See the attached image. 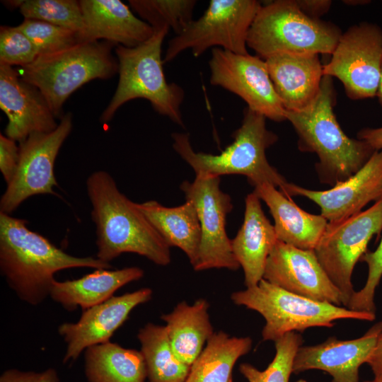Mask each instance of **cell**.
Segmentation results:
<instances>
[{
  "mask_svg": "<svg viewBox=\"0 0 382 382\" xmlns=\"http://www.w3.org/2000/svg\"><path fill=\"white\" fill-rule=\"evenodd\" d=\"M76 267L112 266L97 257L69 255L29 229L25 219L0 212V271L20 300L40 304L50 294L55 273Z\"/></svg>",
  "mask_w": 382,
  "mask_h": 382,
  "instance_id": "obj_1",
  "label": "cell"
},
{
  "mask_svg": "<svg viewBox=\"0 0 382 382\" xmlns=\"http://www.w3.org/2000/svg\"><path fill=\"white\" fill-rule=\"evenodd\" d=\"M92 205L91 217L96 226V257L110 261L125 253H136L154 264L170 262V247L147 218L122 193L106 171L91 173L86 180Z\"/></svg>",
  "mask_w": 382,
  "mask_h": 382,
  "instance_id": "obj_2",
  "label": "cell"
},
{
  "mask_svg": "<svg viewBox=\"0 0 382 382\" xmlns=\"http://www.w3.org/2000/svg\"><path fill=\"white\" fill-rule=\"evenodd\" d=\"M335 92L332 77L324 76L320 92L306 108L286 112L298 135V148L315 153L321 183L335 185L357 173L376 151L367 142L348 137L334 114Z\"/></svg>",
  "mask_w": 382,
  "mask_h": 382,
  "instance_id": "obj_3",
  "label": "cell"
},
{
  "mask_svg": "<svg viewBox=\"0 0 382 382\" xmlns=\"http://www.w3.org/2000/svg\"><path fill=\"white\" fill-rule=\"evenodd\" d=\"M265 120L246 108L241 126L232 134L233 142L216 155L196 152L187 133H173V147L195 174L243 175L254 187L269 183L282 189L287 181L266 157V150L278 137L267 129Z\"/></svg>",
  "mask_w": 382,
  "mask_h": 382,
  "instance_id": "obj_4",
  "label": "cell"
},
{
  "mask_svg": "<svg viewBox=\"0 0 382 382\" xmlns=\"http://www.w3.org/2000/svg\"><path fill=\"white\" fill-rule=\"evenodd\" d=\"M169 30L167 27L155 28L149 40L134 47H116L119 81L110 102L100 116L101 122L110 121L125 103L144 98L158 113L184 127L181 105L185 91L177 83L166 81L163 68L161 48Z\"/></svg>",
  "mask_w": 382,
  "mask_h": 382,
  "instance_id": "obj_5",
  "label": "cell"
},
{
  "mask_svg": "<svg viewBox=\"0 0 382 382\" xmlns=\"http://www.w3.org/2000/svg\"><path fill=\"white\" fill-rule=\"evenodd\" d=\"M115 45L107 41L78 42L57 52L39 55L18 71L21 78L37 87L57 118L68 98L91 80L107 79L118 73L112 52Z\"/></svg>",
  "mask_w": 382,
  "mask_h": 382,
  "instance_id": "obj_6",
  "label": "cell"
},
{
  "mask_svg": "<svg viewBox=\"0 0 382 382\" xmlns=\"http://www.w3.org/2000/svg\"><path fill=\"white\" fill-rule=\"evenodd\" d=\"M342 33L335 24L305 14L296 0H277L262 4L247 46L264 60L278 53L332 54Z\"/></svg>",
  "mask_w": 382,
  "mask_h": 382,
  "instance_id": "obj_7",
  "label": "cell"
},
{
  "mask_svg": "<svg viewBox=\"0 0 382 382\" xmlns=\"http://www.w3.org/2000/svg\"><path fill=\"white\" fill-rule=\"evenodd\" d=\"M232 301L259 313L265 319L264 341L313 327L332 328L340 319L373 321L376 314L313 300L286 291L262 279L256 286L233 292Z\"/></svg>",
  "mask_w": 382,
  "mask_h": 382,
  "instance_id": "obj_8",
  "label": "cell"
},
{
  "mask_svg": "<svg viewBox=\"0 0 382 382\" xmlns=\"http://www.w3.org/2000/svg\"><path fill=\"white\" fill-rule=\"evenodd\" d=\"M261 6L256 0H211L200 18L169 40L163 63L187 50L195 57L211 47L248 54V34Z\"/></svg>",
  "mask_w": 382,
  "mask_h": 382,
  "instance_id": "obj_9",
  "label": "cell"
},
{
  "mask_svg": "<svg viewBox=\"0 0 382 382\" xmlns=\"http://www.w3.org/2000/svg\"><path fill=\"white\" fill-rule=\"evenodd\" d=\"M381 230L382 199L348 218L328 222L314 248L320 265L345 296L347 305L355 291L352 282L354 267L366 252L371 238Z\"/></svg>",
  "mask_w": 382,
  "mask_h": 382,
  "instance_id": "obj_10",
  "label": "cell"
},
{
  "mask_svg": "<svg viewBox=\"0 0 382 382\" xmlns=\"http://www.w3.org/2000/svg\"><path fill=\"white\" fill-rule=\"evenodd\" d=\"M323 76L335 77L347 96L361 100L376 96L382 69V29L363 22L342 33Z\"/></svg>",
  "mask_w": 382,
  "mask_h": 382,
  "instance_id": "obj_11",
  "label": "cell"
},
{
  "mask_svg": "<svg viewBox=\"0 0 382 382\" xmlns=\"http://www.w3.org/2000/svg\"><path fill=\"white\" fill-rule=\"evenodd\" d=\"M186 200L197 210L201 241L195 271L212 268L237 270L240 267L226 231V216L233 209L231 196L220 188V177L196 174L192 182L180 186Z\"/></svg>",
  "mask_w": 382,
  "mask_h": 382,
  "instance_id": "obj_12",
  "label": "cell"
},
{
  "mask_svg": "<svg viewBox=\"0 0 382 382\" xmlns=\"http://www.w3.org/2000/svg\"><path fill=\"white\" fill-rule=\"evenodd\" d=\"M72 115L62 116L50 132H35L19 142V161L16 173L0 199V212L10 214L25 199L36 195H57L54 163L63 143L72 129Z\"/></svg>",
  "mask_w": 382,
  "mask_h": 382,
  "instance_id": "obj_13",
  "label": "cell"
},
{
  "mask_svg": "<svg viewBox=\"0 0 382 382\" xmlns=\"http://www.w3.org/2000/svg\"><path fill=\"white\" fill-rule=\"evenodd\" d=\"M210 83L241 98L249 109L274 122L286 120V112L270 79L265 61L258 56L212 49Z\"/></svg>",
  "mask_w": 382,
  "mask_h": 382,
  "instance_id": "obj_14",
  "label": "cell"
},
{
  "mask_svg": "<svg viewBox=\"0 0 382 382\" xmlns=\"http://www.w3.org/2000/svg\"><path fill=\"white\" fill-rule=\"evenodd\" d=\"M263 279L286 291L336 306H347L342 292L320 265L314 250L278 241L266 262Z\"/></svg>",
  "mask_w": 382,
  "mask_h": 382,
  "instance_id": "obj_15",
  "label": "cell"
},
{
  "mask_svg": "<svg viewBox=\"0 0 382 382\" xmlns=\"http://www.w3.org/2000/svg\"><path fill=\"white\" fill-rule=\"evenodd\" d=\"M280 191L287 197L312 200L328 222L348 218L361 212L370 202L382 199V150L376 151L357 173L329 190H308L287 183Z\"/></svg>",
  "mask_w": 382,
  "mask_h": 382,
  "instance_id": "obj_16",
  "label": "cell"
},
{
  "mask_svg": "<svg viewBox=\"0 0 382 382\" xmlns=\"http://www.w3.org/2000/svg\"><path fill=\"white\" fill-rule=\"evenodd\" d=\"M152 290L142 288L83 310L76 323L59 325L58 333L66 344L63 363L74 361L87 348L110 341L137 306L151 300Z\"/></svg>",
  "mask_w": 382,
  "mask_h": 382,
  "instance_id": "obj_17",
  "label": "cell"
},
{
  "mask_svg": "<svg viewBox=\"0 0 382 382\" xmlns=\"http://www.w3.org/2000/svg\"><path fill=\"white\" fill-rule=\"evenodd\" d=\"M0 108L8 117L6 136L21 142L35 132H50L59 123L40 91L13 66L0 64Z\"/></svg>",
  "mask_w": 382,
  "mask_h": 382,
  "instance_id": "obj_18",
  "label": "cell"
},
{
  "mask_svg": "<svg viewBox=\"0 0 382 382\" xmlns=\"http://www.w3.org/2000/svg\"><path fill=\"white\" fill-rule=\"evenodd\" d=\"M381 332L380 321L356 339L341 340L331 337L320 344L301 345L295 355L292 371L299 374L318 369L328 373L332 382H359V369L366 363Z\"/></svg>",
  "mask_w": 382,
  "mask_h": 382,
  "instance_id": "obj_19",
  "label": "cell"
},
{
  "mask_svg": "<svg viewBox=\"0 0 382 382\" xmlns=\"http://www.w3.org/2000/svg\"><path fill=\"white\" fill-rule=\"evenodd\" d=\"M84 30L81 42L107 41L134 47L149 40L154 29L120 0H81Z\"/></svg>",
  "mask_w": 382,
  "mask_h": 382,
  "instance_id": "obj_20",
  "label": "cell"
},
{
  "mask_svg": "<svg viewBox=\"0 0 382 382\" xmlns=\"http://www.w3.org/2000/svg\"><path fill=\"white\" fill-rule=\"evenodd\" d=\"M265 61L286 110H303L315 100L324 76L318 54L278 53Z\"/></svg>",
  "mask_w": 382,
  "mask_h": 382,
  "instance_id": "obj_21",
  "label": "cell"
},
{
  "mask_svg": "<svg viewBox=\"0 0 382 382\" xmlns=\"http://www.w3.org/2000/svg\"><path fill=\"white\" fill-rule=\"evenodd\" d=\"M260 200L254 192L246 196L243 224L231 240L247 288L256 286L263 279L267 257L277 241L274 225L264 214Z\"/></svg>",
  "mask_w": 382,
  "mask_h": 382,
  "instance_id": "obj_22",
  "label": "cell"
},
{
  "mask_svg": "<svg viewBox=\"0 0 382 382\" xmlns=\"http://www.w3.org/2000/svg\"><path fill=\"white\" fill-rule=\"evenodd\" d=\"M272 214L278 241L303 250H314L328 221L320 214H310L269 183L254 187Z\"/></svg>",
  "mask_w": 382,
  "mask_h": 382,
  "instance_id": "obj_23",
  "label": "cell"
},
{
  "mask_svg": "<svg viewBox=\"0 0 382 382\" xmlns=\"http://www.w3.org/2000/svg\"><path fill=\"white\" fill-rule=\"evenodd\" d=\"M143 276L144 270L138 267L115 270L96 269L76 279L55 280L50 296L69 311H74L78 306L83 311L105 301L122 286Z\"/></svg>",
  "mask_w": 382,
  "mask_h": 382,
  "instance_id": "obj_24",
  "label": "cell"
},
{
  "mask_svg": "<svg viewBox=\"0 0 382 382\" xmlns=\"http://www.w3.org/2000/svg\"><path fill=\"white\" fill-rule=\"evenodd\" d=\"M209 307V303L204 299H199L191 305L182 301L173 311L161 317L166 323L169 341L175 354L190 366L214 334Z\"/></svg>",
  "mask_w": 382,
  "mask_h": 382,
  "instance_id": "obj_25",
  "label": "cell"
},
{
  "mask_svg": "<svg viewBox=\"0 0 382 382\" xmlns=\"http://www.w3.org/2000/svg\"><path fill=\"white\" fill-rule=\"evenodd\" d=\"M137 207L169 247L181 249L193 267L197 262L201 241L197 212L190 201L175 207H167L154 200Z\"/></svg>",
  "mask_w": 382,
  "mask_h": 382,
  "instance_id": "obj_26",
  "label": "cell"
},
{
  "mask_svg": "<svg viewBox=\"0 0 382 382\" xmlns=\"http://www.w3.org/2000/svg\"><path fill=\"white\" fill-rule=\"evenodd\" d=\"M88 382H145L147 371L140 351L110 341L85 350Z\"/></svg>",
  "mask_w": 382,
  "mask_h": 382,
  "instance_id": "obj_27",
  "label": "cell"
},
{
  "mask_svg": "<svg viewBox=\"0 0 382 382\" xmlns=\"http://www.w3.org/2000/svg\"><path fill=\"white\" fill-rule=\"evenodd\" d=\"M252 344L249 337H231L223 331L214 332L190 366L185 382H232L235 364L250 352Z\"/></svg>",
  "mask_w": 382,
  "mask_h": 382,
  "instance_id": "obj_28",
  "label": "cell"
},
{
  "mask_svg": "<svg viewBox=\"0 0 382 382\" xmlns=\"http://www.w3.org/2000/svg\"><path fill=\"white\" fill-rule=\"evenodd\" d=\"M149 382H185L190 366L175 354L166 326L149 323L138 332Z\"/></svg>",
  "mask_w": 382,
  "mask_h": 382,
  "instance_id": "obj_29",
  "label": "cell"
},
{
  "mask_svg": "<svg viewBox=\"0 0 382 382\" xmlns=\"http://www.w3.org/2000/svg\"><path fill=\"white\" fill-rule=\"evenodd\" d=\"M132 8L155 28H172L182 33L193 21L195 0H129Z\"/></svg>",
  "mask_w": 382,
  "mask_h": 382,
  "instance_id": "obj_30",
  "label": "cell"
},
{
  "mask_svg": "<svg viewBox=\"0 0 382 382\" xmlns=\"http://www.w3.org/2000/svg\"><path fill=\"white\" fill-rule=\"evenodd\" d=\"M19 11L24 19H34L61 26L79 34L84 30L80 1L25 0L21 1Z\"/></svg>",
  "mask_w": 382,
  "mask_h": 382,
  "instance_id": "obj_31",
  "label": "cell"
},
{
  "mask_svg": "<svg viewBox=\"0 0 382 382\" xmlns=\"http://www.w3.org/2000/svg\"><path fill=\"white\" fill-rule=\"evenodd\" d=\"M302 343L300 334L289 332L274 341L275 355L265 370L243 363L239 371L248 382H289L295 355Z\"/></svg>",
  "mask_w": 382,
  "mask_h": 382,
  "instance_id": "obj_32",
  "label": "cell"
},
{
  "mask_svg": "<svg viewBox=\"0 0 382 382\" xmlns=\"http://www.w3.org/2000/svg\"><path fill=\"white\" fill-rule=\"evenodd\" d=\"M17 27L33 42L38 56L57 52L81 42L78 33L39 20L24 19Z\"/></svg>",
  "mask_w": 382,
  "mask_h": 382,
  "instance_id": "obj_33",
  "label": "cell"
},
{
  "mask_svg": "<svg viewBox=\"0 0 382 382\" xmlns=\"http://www.w3.org/2000/svg\"><path fill=\"white\" fill-rule=\"evenodd\" d=\"M38 57L30 40L17 27H0V64L27 66Z\"/></svg>",
  "mask_w": 382,
  "mask_h": 382,
  "instance_id": "obj_34",
  "label": "cell"
},
{
  "mask_svg": "<svg viewBox=\"0 0 382 382\" xmlns=\"http://www.w3.org/2000/svg\"><path fill=\"white\" fill-rule=\"evenodd\" d=\"M359 261L368 265V276L362 289L354 291L347 308L359 312L376 313L375 291L382 277V239L374 251H367Z\"/></svg>",
  "mask_w": 382,
  "mask_h": 382,
  "instance_id": "obj_35",
  "label": "cell"
},
{
  "mask_svg": "<svg viewBox=\"0 0 382 382\" xmlns=\"http://www.w3.org/2000/svg\"><path fill=\"white\" fill-rule=\"evenodd\" d=\"M19 146L16 141L0 134V170L6 184L13 178L19 161Z\"/></svg>",
  "mask_w": 382,
  "mask_h": 382,
  "instance_id": "obj_36",
  "label": "cell"
},
{
  "mask_svg": "<svg viewBox=\"0 0 382 382\" xmlns=\"http://www.w3.org/2000/svg\"><path fill=\"white\" fill-rule=\"evenodd\" d=\"M0 382H59V377L54 368L39 372L9 369L1 374Z\"/></svg>",
  "mask_w": 382,
  "mask_h": 382,
  "instance_id": "obj_37",
  "label": "cell"
},
{
  "mask_svg": "<svg viewBox=\"0 0 382 382\" xmlns=\"http://www.w3.org/2000/svg\"><path fill=\"white\" fill-rule=\"evenodd\" d=\"M299 8L312 18L320 19L326 13L332 4L330 0H296Z\"/></svg>",
  "mask_w": 382,
  "mask_h": 382,
  "instance_id": "obj_38",
  "label": "cell"
},
{
  "mask_svg": "<svg viewBox=\"0 0 382 382\" xmlns=\"http://www.w3.org/2000/svg\"><path fill=\"white\" fill-rule=\"evenodd\" d=\"M374 374V380L382 382V332L366 361Z\"/></svg>",
  "mask_w": 382,
  "mask_h": 382,
  "instance_id": "obj_39",
  "label": "cell"
},
{
  "mask_svg": "<svg viewBox=\"0 0 382 382\" xmlns=\"http://www.w3.org/2000/svg\"><path fill=\"white\" fill-rule=\"evenodd\" d=\"M357 138L367 142L376 151L382 150V127L378 128H364Z\"/></svg>",
  "mask_w": 382,
  "mask_h": 382,
  "instance_id": "obj_40",
  "label": "cell"
},
{
  "mask_svg": "<svg viewBox=\"0 0 382 382\" xmlns=\"http://www.w3.org/2000/svg\"><path fill=\"white\" fill-rule=\"evenodd\" d=\"M376 96L378 97V102L382 105V69H381V79H380Z\"/></svg>",
  "mask_w": 382,
  "mask_h": 382,
  "instance_id": "obj_41",
  "label": "cell"
},
{
  "mask_svg": "<svg viewBox=\"0 0 382 382\" xmlns=\"http://www.w3.org/2000/svg\"><path fill=\"white\" fill-rule=\"evenodd\" d=\"M344 4L349 5H358L362 4L364 2H369L368 1H343Z\"/></svg>",
  "mask_w": 382,
  "mask_h": 382,
  "instance_id": "obj_42",
  "label": "cell"
},
{
  "mask_svg": "<svg viewBox=\"0 0 382 382\" xmlns=\"http://www.w3.org/2000/svg\"><path fill=\"white\" fill-rule=\"evenodd\" d=\"M296 382H307L306 380L304 379H299L298 381H296Z\"/></svg>",
  "mask_w": 382,
  "mask_h": 382,
  "instance_id": "obj_43",
  "label": "cell"
},
{
  "mask_svg": "<svg viewBox=\"0 0 382 382\" xmlns=\"http://www.w3.org/2000/svg\"><path fill=\"white\" fill-rule=\"evenodd\" d=\"M366 382H377V381H376L373 380V381H366Z\"/></svg>",
  "mask_w": 382,
  "mask_h": 382,
  "instance_id": "obj_44",
  "label": "cell"
}]
</instances>
